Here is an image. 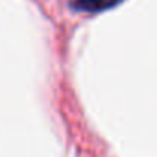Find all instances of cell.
<instances>
[{
  "mask_svg": "<svg viewBox=\"0 0 157 157\" xmlns=\"http://www.w3.org/2000/svg\"><path fill=\"white\" fill-rule=\"evenodd\" d=\"M122 0H75L74 8L85 13H102L105 10H111L119 5Z\"/></svg>",
  "mask_w": 157,
  "mask_h": 157,
  "instance_id": "cell-1",
  "label": "cell"
}]
</instances>
